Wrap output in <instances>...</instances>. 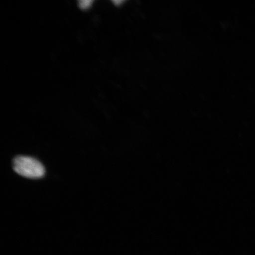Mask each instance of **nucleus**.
I'll use <instances>...</instances> for the list:
<instances>
[{
	"instance_id": "nucleus-2",
	"label": "nucleus",
	"mask_w": 255,
	"mask_h": 255,
	"mask_svg": "<svg viewBox=\"0 0 255 255\" xmlns=\"http://www.w3.org/2000/svg\"><path fill=\"white\" fill-rule=\"evenodd\" d=\"M93 2L92 1H89V0H86V1H81L79 2V5L80 8L82 9H88Z\"/></svg>"
},
{
	"instance_id": "nucleus-1",
	"label": "nucleus",
	"mask_w": 255,
	"mask_h": 255,
	"mask_svg": "<svg viewBox=\"0 0 255 255\" xmlns=\"http://www.w3.org/2000/svg\"><path fill=\"white\" fill-rule=\"evenodd\" d=\"M16 173L31 179H39L45 174V168L37 159L27 156H18L12 162Z\"/></svg>"
}]
</instances>
